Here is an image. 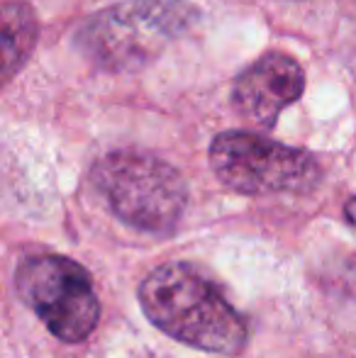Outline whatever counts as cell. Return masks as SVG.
<instances>
[{"label":"cell","instance_id":"1","mask_svg":"<svg viewBox=\"0 0 356 358\" xmlns=\"http://www.w3.org/2000/svg\"><path fill=\"white\" fill-rule=\"evenodd\" d=\"M139 305L159 331L180 344L222 356L247 349V320L193 264L173 261L152 271L139 285Z\"/></svg>","mask_w":356,"mask_h":358},{"label":"cell","instance_id":"2","mask_svg":"<svg viewBox=\"0 0 356 358\" xmlns=\"http://www.w3.org/2000/svg\"><path fill=\"white\" fill-rule=\"evenodd\" d=\"M195 13L183 0H127L88 17L76 47L103 71H137L193 27Z\"/></svg>","mask_w":356,"mask_h":358},{"label":"cell","instance_id":"5","mask_svg":"<svg viewBox=\"0 0 356 358\" xmlns=\"http://www.w3.org/2000/svg\"><path fill=\"white\" fill-rule=\"evenodd\" d=\"M210 166L227 188L244 195L308 193L322 178L310 151L254 132H222L210 144Z\"/></svg>","mask_w":356,"mask_h":358},{"label":"cell","instance_id":"7","mask_svg":"<svg viewBox=\"0 0 356 358\" xmlns=\"http://www.w3.org/2000/svg\"><path fill=\"white\" fill-rule=\"evenodd\" d=\"M0 27H3V80L8 83L22 69L37 44V17L27 3L8 0L3 5Z\"/></svg>","mask_w":356,"mask_h":358},{"label":"cell","instance_id":"4","mask_svg":"<svg viewBox=\"0 0 356 358\" xmlns=\"http://www.w3.org/2000/svg\"><path fill=\"white\" fill-rule=\"evenodd\" d=\"M15 287L57 339L81 344L93 334L100 300L93 278L78 261L62 254L29 256L17 266Z\"/></svg>","mask_w":356,"mask_h":358},{"label":"cell","instance_id":"8","mask_svg":"<svg viewBox=\"0 0 356 358\" xmlns=\"http://www.w3.org/2000/svg\"><path fill=\"white\" fill-rule=\"evenodd\" d=\"M344 217H347V222L356 229V195L354 198H349L347 205H344Z\"/></svg>","mask_w":356,"mask_h":358},{"label":"cell","instance_id":"3","mask_svg":"<svg viewBox=\"0 0 356 358\" xmlns=\"http://www.w3.org/2000/svg\"><path fill=\"white\" fill-rule=\"evenodd\" d=\"M93 183L120 222L152 234L171 231L188 205L183 176L147 151L120 149L103 156L93 166Z\"/></svg>","mask_w":356,"mask_h":358},{"label":"cell","instance_id":"6","mask_svg":"<svg viewBox=\"0 0 356 358\" xmlns=\"http://www.w3.org/2000/svg\"><path fill=\"white\" fill-rule=\"evenodd\" d=\"M305 71L293 57L280 52L264 54L244 69L232 85V103L244 120L271 129L278 115L303 95Z\"/></svg>","mask_w":356,"mask_h":358}]
</instances>
